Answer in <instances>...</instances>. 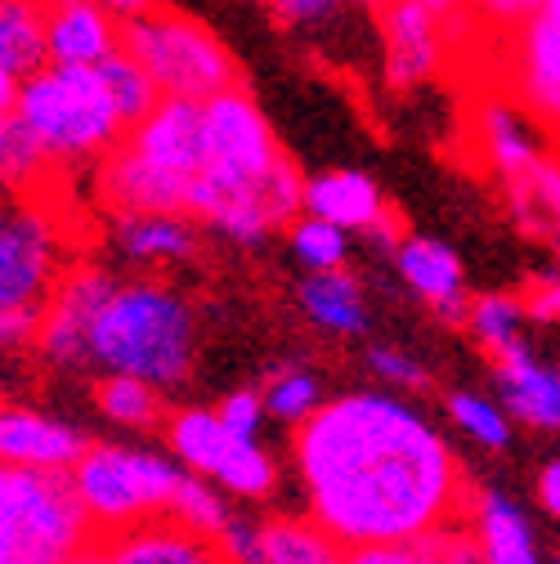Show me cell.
Returning a JSON list of instances; mask_svg holds the SVG:
<instances>
[{
    "label": "cell",
    "mask_w": 560,
    "mask_h": 564,
    "mask_svg": "<svg viewBox=\"0 0 560 564\" xmlns=\"http://www.w3.org/2000/svg\"><path fill=\"white\" fill-rule=\"evenodd\" d=\"M292 462L305 488V516L341 555L403 542L466 511V475L422 408L390 390L323 399L297 421Z\"/></svg>",
    "instance_id": "1"
},
{
    "label": "cell",
    "mask_w": 560,
    "mask_h": 564,
    "mask_svg": "<svg viewBox=\"0 0 560 564\" xmlns=\"http://www.w3.org/2000/svg\"><path fill=\"white\" fill-rule=\"evenodd\" d=\"M193 310L162 278L112 282L90 327V364L175 390L193 372Z\"/></svg>",
    "instance_id": "2"
},
{
    "label": "cell",
    "mask_w": 560,
    "mask_h": 564,
    "mask_svg": "<svg viewBox=\"0 0 560 564\" xmlns=\"http://www.w3.org/2000/svg\"><path fill=\"white\" fill-rule=\"evenodd\" d=\"M10 112L28 126L54 171L95 166L126 134L90 63H41L19 82Z\"/></svg>",
    "instance_id": "3"
},
{
    "label": "cell",
    "mask_w": 560,
    "mask_h": 564,
    "mask_svg": "<svg viewBox=\"0 0 560 564\" xmlns=\"http://www.w3.org/2000/svg\"><path fill=\"white\" fill-rule=\"evenodd\" d=\"M95 529L67 470H28L0 462V564L95 560Z\"/></svg>",
    "instance_id": "4"
},
{
    "label": "cell",
    "mask_w": 560,
    "mask_h": 564,
    "mask_svg": "<svg viewBox=\"0 0 560 564\" xmlns=\"http://www.w3.org/2000/svg\"><path fill=\"white\" fill-rule=\"evenodd\" d=\"M121 50H130L139 58V67L153 77L158 95L206 99V95L243 82L234 54L225 50V41L212 28L171 10V6H158V0L144 14L121 19Z\"/></svg>",
    "instance_id": "5"
},
{
    "label": "cell",
    "mask_w": 560,
    "mask_h": 564,
    "mask_svg": "<svg viewBox=\"0 0 560 564\" xmlns=\"http://www.w3.org/2000/svg\"><path fill=\"white\" fill-rule=\"evenodd\" d=\"M180 475L184 466L175 457L126 444H86L82 457L67 466V479L77 488V502L95 538H108L134 520L166 511Z\"/></svg>",
    "instance_id": "6"
},
{
    "label": "cell",
    "mask_w": 560,
    "mask_h": 564,
    "mask_svg": "<svg viewBox=\"0 0 560 564\" xmlns=\"http://www.w3.org/2000/svg\"><path fill=\"white\" fill-rule=\"evenodd\" d=\"M278 162H288V149L278 144L273 126L243 82L202 99V180L220 188H251Z\"/></svg>",
    "instance_id": "7"
},
{
    "label": "cell",
    "mask_w": 560,
    "mask_h": 564,
    "mask_svg": "<svg viewBox=\"0 0 560 564\" xmlns=\"http://www.w3.org/2000/svg\"><path fill=\"white\" fill-rule=\"evenodd\" d=\"M166 444H171V457L212 479L216 488H225L229 498L238 502H265L273 498L278 488V466L273 457L260 448V440L251 435H234L220 426L216 408H184V412H171L166 416Z\"/></svg>",
    "instance_id": "8"
},
{
    "label": "cell",
    "mask_w": 560,
    "mask_h": 564,
    "mask_svg": "<svg viewBox=\"0 0 560 564\" xmlns=\"http://www.w3.org/2000/svg\"><path fill=\"white\" fill-rule=\"evenodd\" d=\"M67 264L63 229L36 193H0V310H41Z\"/></svg>",
    "instance_id": "9"
},
{
    "label": "cell",
    "mask_w": 560,
    "mask_h": 564,
    "mask_svg": "<svg viewBox=\"0 0 560 564\" xmlns=\"http://www.w3.org/2000/svg\"><path fill=\"white\" fill-rule=\"evenodd\" d=\"M112 273L104 264H73L67 260L54 278V288L45 292L41 310H36V332L32 345L41 349V359L54 368H90V327L95 314L104 305V296L112 292Z\"/></svg>",
    "instance_id": "10"
},
{
    "label": "cell",
    "mask_w": 560,
    "mask_h": 564,
    "mask_svg": "<svg viewBox=\"0 0 560 564\" xmlns=\"http://www.w3.org/2000/svg\"><path fill=\"white\" fill-rule=\"evenodd\" d=\"M507 32H511L507 90L534 121L556 126V112H560V0H547L542 10H534L529 19H520Z\"/></svg>",
    "instance_id": "11"
},
{
    "label": "cell",
    "mask_w": 560,
    "mask_h": 564,
    "mask_svg": "<svg viewBox=\"0 0 560 564\" xmlns=\"http://www.w3.org/2000/svg\"><path fill=\"white\" fill-rule=\"evenodd\" d=\"M381 23V54H386V82L395 90H417L444 73L449 63V36L440 19L422 6V0H390L377 10Z\"/></svg>",
    "instance_id": "12"
},
{
    "label": "cell",
    "mask_w": 560,
    "mask_h": 564,
    "mask_svg": "<svg viewBox=\"0 0 560 564\" xmlns=\"http://www.w3.org/2000/svg\"><path fill=\"white\" fill-rule=\"evenodd\" d=\"M301 210L319 216L345 234H373L381 242H399V229L390 220V206L373 175L364 171H323L301 180Z\"/></svg>",
    "instance_id": "13"
},
{
    "label": "cell",
    "mask_w": 560,
    "mask_h": 564,
    "mask_svg": "<svg viewBox=\"0 0 560 564\" xmlns=\"http://www.w3.org/2000/svg\"><path fill=\"white\" fill-rule=\"evenodd\" d=\"M126 144L162 171L193 180L202 171V99L158 95V104L126 126Z\"/></svg>",
    "instance_id": "14"
},
{
    "label": "cell",
    "mask_w": 560,
    "mask_h": 564,
    "mask_svg": "<svg viewBox=\"0 0 560 564\" xmlns=\"http://www.w3.org/2000/svg\"><path fill=\"white\" fill-rule=\"evenodd\" d=\"M90 440L41 408L23 403H0V462L6 466H28V470H67Z\"/></svg>",
    "instance_id": "15"
},
{
    "label": "cell",
    "mask_w": 560,
    "mask_h": 564,
    "mask_svg": "<svg viewBox=\"0 0 560 564\" xmlns=\"http://www.w3.org/2000/svg\"><path fill=\"white\" fill-rule=\"evenodd\" d=\"M95 188L108 202V210H175V216H184L189 180L153 166L121 139L95 162Z\"/></svg>",
    "instance_id": "16"
},
{
    "label": "cell",
    "mask_w": 560,
    "mask_h": 564,
    "mask_svg": "<svg viewBox=\"0 0 560 564\" xmlns=\"http://www.w3.org/2000/svg\"><path fill=\"white\" fill-rule=\"evenodd\" d=\"M475 144L488 162V171L498 175V184H516L525 175H534V166L551 153L547 139L534 130V117L516 104V99H484L475 112Z\"/></svg>",
    "instance_id": "17"
},
{
    "label": "cell",
    "mask_w": 560,
    "mask_h": 564,
    "mask_svg": "<svg viewBox=\"0 0 560 564\" xmlns=\"http://www.w3.org/2000/svg\"><path fill=\"white\" fill-rule=\"evenodd\" d=\"M390 251L408 292L417 301H427L449 327H457L466 318V273L457 251L440 238H399Z\"/></svg>",
    "instance_id": "18"
},
{
    "label": "cell",
    "mask_w": 560,
    "mask_h": 564,
    "mask_svg": "<svg viewBox=\"0 0 560 564\" xmlns=\"http://www.w3.org/2000/svg\"><path fill=\"white\" fill-rule=\"evenodd\" d=\"M45 63H99L121 41V19L99 0H41Z\"/></svg>",
    "instance_id": "19"
},
{
    "label": "cell",
    "mask_w": 560,
    "mask_h": 564,
    "mask_svg": "<svg viewBox=\"0 0 560 564\" xmlns=\"http://www.w3.org/2000/svg\"><path fill=\"white\" fill-rule=\"evenodd\" d=\"M95 560H117V564H212L216 546L189 533L180 520L166 511L134 520L108 538L95 542Z\"/></svg>",
    "instance_id": "20"
},
{
    "label": "cell",
    "mask_w": 560,
    "mask_h": 564,
    "mask_svg": "<svg viewBox=\"0 0 560 564\" xmlns=\"http://www.w3.org/2000/svg\"><path fill=\"white\" fill-rule=\"evenodd\" d=\"M498 386L507 416L525 421L529 431H556L560 426V377L556 368L538 364L525 336L498 349Z\"/></svg>",
    "instance_id": "21"
},
{
    "label": "cell",
    "mask_w": 560,
    "mask_h": 564,
    "mask_svg": "<svg viewBox=\"0 0 560 564\" xmlns=\"http://www.w3.org/2000/svg\"><path fill=\"white\" fill-rule=\"evenodd\" d=\"M112 242L130 264H184L197 256V229L175 210H112Z\"/></svg>",
    "instance_id": "22"
},
{
    "label": "cell",
    "mask_w": 560,
    "mask_h": 564,
    "mask_svg": "<svg viewBox=\"0 0 560 564\" xmlns=\"http://www.w3.org/2000/svg\"><path fill=\"white\" fill-rule=\"evenodd\" d=\"M471 511V533L480 546V560L488 564H538V533L529 524V516L507 498V492L480 488L475 498L466 502Z\"/></svg>",
    "instance_id": "23"
},
{
    "label": "cell",
    "mask_w": 560,
    "mask_h": 564,
    "mask_svg": "<svg viewBox=\"0 0 560 564\" xmlns=\"http://www.w3.org/2000/svg\"><path fill=\"white\" fill-rule=\"evenodd\" d=\"M301 310L310 314L314 327L332 336H359L368 327V301L355 273L345 269H323L301 282Z\"/></svg>",
    "instance_id": "24"
},
{
    "label": "cell",
    "mask_w": 560,
    "mask_h": 564,
    "mask_svg": "<svg viewBox=\"0 0 560 564\" xmlns=\"http://www.w3.org/2000/svg\"><path fill=\"white\" fill-rule=\"evenodd\" d=\"M341 546L314 516H269L256 520V564H336Z\"/></svg>",
    "instance_id": "25"
},
{
    "label": "cell",
    "mask_w": 560,
    "mask_h": 564,
    "mask_svg": "<svg viewBox=\"0 0 560 564\" xmlns=\"http://www.w3.org/2000/svg\"><path fill=\"white\" fill-rule=\"evenodd\" d=\"M95 403L108 421H117L126 431H158L166 421L162 390L139 377H126V372H104L95 386Z\"/></svg>",
    "instance_id": "26"
},
{
    "label": "cell",
    "mask_w": 560,
    "mask_h": 564,
    "mask_svg": "<svg viewBox=\"0 0 560 564\" xmlns=\"http://www.w3.org/2000/svg\"><path fill=\"white\" fill-rule=\"evenodd\" d=\"M41 63H45L41 0H0V67L23 82Z\"/></svg>",
    "instance_id": "27"
},
{
    "label": "cell",
    "mask_w": 560,
    "mask_h": 564,
    "mask_svg": "<svg viewBox=\"0 0 560 564\" xmlns=\"http://www.w3.org/2000/svg\"><path fill=\"white\" fill-rule=\"evenodd\" d=\"M90 67L99 73V82H104V90H108V99H112L121 126H134L139 117H144V112L158 104L153 77L144 73V67H139V58H134L130 50H121V41H117L99 63H90Z\"/></svg>",
    "instance_id": "28"
},
{
    "label": "cell",
    "mask_w": 560,
    "mask_h": 564,
    "mask_svg": "<svg viewBox=\"0 0 560 564\" xmlns=\"http://www.w3.org/2000/svg\"><path fill=\"white\" fill-rule=\"evenodd\" d=\"M166 516L180 520L189 533L216 542L220 529H225L229 516H234V502H225V488H216L212 479L184 470L180 484H175V492H171V502H166Z\"/></svg>",
    "instance_id": "29"
},
{
    "label": "cell",
    "mask_w": 560,
    "mask_h": 564,
    "mask_svg": "<svg viewBox=\"0 0 560 564\" xmlns=\"http://www.w3.org/2000/svg\"><path fill=\"white\" fill-rule=\"evenodd\" d=\"M50 158L14 112H0V193H36L50 180Z\"/></svg>",
    "instance_id": "30"
},
{
    "label": "cell",
    "mask_w": 560,
    "mask_h": 564,
    "mask_svg": "<svg viewBox=\"0 0 560 564\" xmlns=\"http://www.w3.org/2000/svg\"><path fill=\"white\" fill-rule=\"evenodd\" d=\"M288 247L310 273L345 269V260H349V234L319 216H305V210L288 220Z\"/></svg>",
    "instance_id": "31"
},
{
    "label": "cell",
    "mask_w": 560,
    "mask_h": 564,
    "mask_svg": "<svg viewBox=\"0 0 560 564\" xmlns=\"http://www.w3.org/2000/svg\"><path fill=\"white\" fill-rule=\"evenodd\" d=\"M449 416H453V426L466 431L480 448H507L511 444V416L503 403L494 399H484L475 390H453L449 394Z\"/></svg>",
    "instance_id": "32"
},
{
    "label": "cell",
    "mask_w": 560,
    "mask_h": 564,
    "mask_svg": "<svg viewBox=\"0 0 560 564\" xmlns=\"http://www.w3.org/2000/svg\"><path fill=\"white\" fill-rule=\"evenodd\" d=\"M475 340L488 349V355H498L503 345H511L516 336H525V310H520V296H475L466 301V318H462Z\"/></svg>",
    "instance_id": "33"
},
{
    "label": "cell",
    "mask_w": 560,
    "mask_h": 564,
    "mask_svg": "<svg viewBox=\"0 0 560 564\" xmlns=\"http://www.w3.org/2000/svg\"><path fill=\"white\" fill-rule=\"evenodd\" d=\"M260 403H265V416L283 421V426H297V421H305L323 403V386L305 368H283L260 390Z\"/></svg>",
    "instance_id": "34"
},
{
    "label": "cell",
    "mask_w": 560,
    "mask_h": 564,
    "mask_svg": "<svg viewBox=\"0 0 560 564\" xmlns=\"http://www.w3.org/2000/svg\"><path fill=\"white\" fill-rule=\"evenodd\" d=\"M368 368L386 381V386H395V390H427L431 386V372H427V364L422 359H412V355H403V349H390V345H377V349H368Z\"/></svg>",
    "instance_id": "35"
},
{
    "label": "cell",
    "mask_w": 560,
    "mask_h": 564,
    "mask_svg": "<svg viewBox=\"0 0 560 564\" xmlns=\"http://www.w3.org/2000/svg\"><path fill=\"white\" fill-rule=\"evenodd\" d=\"M216 416H220V426L225 431H234V435H260V426H265V403H260V390H234V394H225V403L216 408Z\"/></svg>",
    "instance_id": "36"
},
{
    "label": "cell",
    "mask_w": 560,
    "mask_h": 564,
    "mask_svg": "<svg viewBox=\"0 0 560 564\" xmlns=\"http://www.w3.org/2000/svg\"><path fill=\"white\" fill-rule=\"evenodd\" d=\"M265 10L283 28H323L336 19L341 0H265Z\"/></svg>",
    "instance_id": "37"
},
{
    "label": "cell",
    "mask_w": 560,
    "mask_h": 564,
    "mask_svg": "<svg viewBox=\"0 0 560 564\" xmlns=\"http://www.w3.org/2000/svg\"><path fill=\"white\" fill-rule=\"evenodd\" d=\"M216 560H238V564H256V520H243L238 511L229 516V524L220 529V538L212 542Z\"/></svg>",
    "instance_id": "38"
},
{
    "label": "cell",
    "mask_w": 560,
    "mask_h": 564,
    "mask_svg": "<svg viewBox=\"0 0 560 564\" xmlns=\"http://www.w3.org/2000/svg\"><path fill=\"white\" fill-rule=\"evenodd\" d=\"M520 310H525V323H542L551 327L560 318V288H556V273H542L529 282V292L520 296Z\"/></svg>",
    "instance_id": "39"
},
{
    "label": "cell",
    "mask_w": 560,
    "mask_h": 564,
    "mask_svg": "<svg viewBox=\"0 0 560 564\" xmlns=\"http://www.w3.org/2000/svg\"><path fill=\"white\" fill-rule=\"evenodd\" d=\"M471 6H475V14H480L484 28L507 32V28H516L520 19H529L534 10H542L547 0H471Z\"/></svg>",
    "instance_id": "40"
},
{
    "label": "cell",
    "mask_w": 560,
    "mask_h": 564,
    "mask_svg": "<svg viewBox=\"0 0 560 564\" xmlns=\"http://www.w3.org/2000/svg\"><path fill=\"white\" fill-rule=\"evenodd\" d=\"M36 332V310H0V349L28 345Z\"/></svg>",
    "instance_id": "41"
},
{
    "label": "cell",
    "mask_w": 560,
    "mask_h": 564,
    "mask_svg": "<svg viewBox=\"0 0 560 564\" xmlns=\"http://www.w3.org/2000/svg\"><path fill=\"white\" fill-rule=\"evenodd\" d=\"M538 502L547 516H560V462H547L538 470Z\"/></svg>",
    "instance_id": "42"
},
{
    "label": "cell",
    "mask_w": 560,
    "mask_h": 564,
    "mask_svg": "<svg viewBox=\"0 0 560 564\" xmlns=\"http://www.w3.org/2000/svg\"><path fill=\"white\" fill-rule=\"evenodd\" d=\"M99 6H104L112 19H130V14H144L153 0H99Z\"/></svg>",
    "instance_id": "43"
},
{
    "label": "cell",
    "mask_w": 560,
    "mask_h": 564,
    "mask_svg": "<svg viewBox=\"0 0 560 564\" xmlns=\"http://www.w3.org/2000/svg\"><path fill=\"white\" fill-rule=\"evenodd\" d=\"M14 90H19V77H10L6 67H0V112L14 108Z\"/></svg>",
    "instance_id": "44"
},
{
    "label": "cell",
    "mask_w": 560,
    "mask_h": 564,
    "mask_svg": "<svg viewBox=\"0 0 560 564\" xmlns=\"http://www.w3.org/2000/svg\"><path fill=\"white\" fill-rule=\"evenodd\" d=\"M341 6H355V10H368V14H377V10H386L390 0H341Z\"/></svg>",
    "instance_id": "45"
}]
</instances>
